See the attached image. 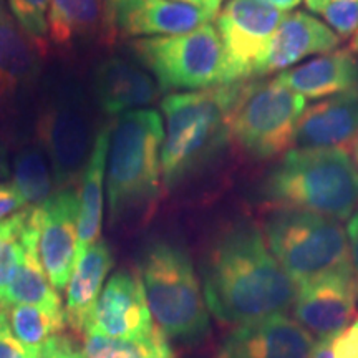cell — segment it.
I'll return each mask as SVG.
<instances>
[{
	"label": "cell",
	"mask_w": 358,
	"mask_h": 358,
	"mask_svg": "<svg viewBox=\"0 0 358 358\" xmlns=\"http://www.w3.org/2000/svg\"><path fill=\"white\" fill-rule=\"evenodd\" d=\"M38 138L62 189L82 176L93 148L92 123L82 103L60 100L48 106L40 116Z\"/></svg>",
	"instance_id": "30bf717a"
},
{
	"label": "cell",
	"mask_w": 358,
	"mask_h": 358,
	"mask_svg": "<svg viewBox=\"0 0 358 358\" xmlns=\"http://www.w3.org/2000/svg\"><path fill=\"white\" fill-rule=\"evenodd\" d=\"M163 141V116L156 110L128 111L111 124L106 189L113 222L158 201Z\"/></svg>",
	"instance_id": "277c9868"
},
{
	"label": "cell",
	"mask_w": 358,
	"mask_h": 358,
	"mask_svg": "<svg viewBox=\"0 0 358 358\" xmlns=\"http://www.w3.org/2000/svg\"><path fill=\"white\" fill-rule=\"evenodd\" d=\"M287 15L261 0H229L216 17L231 83L257 77L275 30Z\"/></svg>",
	"instance_id": "9c48e42d"
},
{
	"label": "cell",
	"mask_w": 358,
	"mask_h": 358,
	"mask_svg": "<svg viewBox=\"0 0 358 358\" xmlns=\"http://www.w3.org/2000/svg\"><path fill=\"white\" fill-rule=\"evenodd\" d=\"M35 306L52 313H65L58 290L48 280L38 256V231L34 208L24 232V257L8 285L3 307Z\"/></svg>",
	"instance_id": "7402d4cb"
},
{
	"label": "cell",
	"mask_w": 358,
	"mask_h": 358,
	"mask_svg": "<svg viewBox=\"0 0 358 358\" xmlns=\"http://www.w3.org/2000/svg\"><path fill=\"white\" fill-rule=\"evenodd\" d=\"M111 124L96 133L92 153L82 174L78 194V249L77 262L96 241H100L103 219V185L106 178Z\"/></svg>",
	"instance_id": "603a6c76"
},
{
	"label": "cell",
	"mask_w": 358,
	"mask_h": 358,
	"mask_svg": "<svg viewBox=\"0 0 358 358\" xmlns=\"http://www.w3.org/2000/svg\"><path fill=\"white\" fill-rule=\"evenodd\" d=\"M261 2L267 3V6L274 7L280 12H287V10H294L295 7L301 6L302 0H261Z\"/></svg>",
	"instance_id": "d590c367"
},
{
	"label": "cell",
	"mask_w": 358,
	"mask_h": 358,
	"mask_svg": "<svg viewBox=\"0 0 358 358\" xmlns=\"http://www.w3.org/2000/svg\"><path fill=\"white\" fill-rule=\"evenodd\" d=\"M334 358H358V320L334 337H329Z\"/></svg>",
	"instance_id": "1f68e13d"
},
{
	"label": "cell",
	"mask_w": 358,
	"mask_h": 358,
	"mask_svg": "<svg viewBox=\"0 0 358 358\" xmlns=\"http://www.w3.org/2000/svg\"><path fill=\"white\" fill-rule=\"evenodd\" d=\"M312 12L319 13L340 40L358 34V0H320Z\"/></svg>",
	"instance_id": "f546056e"
},
{
	"label": "cell",
	"mask_w": 358,
	"mask_h": 358,
	"mask_svg": "<svg viewBox=\"0 0 358 358\" xmlns=\"http://www.w3.org/2000/svg\"><path fill=\"white\" fill-rule=\"evenodd\" d=\"M80 358H174L168 337L156 327L153 334L141 338H110L85 335Z\"/></svg>",
	"instance_id": "d4e9b609"
},
{
	"label": "cell",
	"mask_w": 358,
	"mask_h": 358,
	"mask_svg": "<svg viewBox=\"0 0 358 358\" xmlns=\"http://www.w3.org/2000/svg\"><path fill=\"white\" fill-rule=\"evenodd\" d=\"M224 0H204V8L208 10L211 15L216 19L217 13H219V8H221Z\"/></svg>",
	"instance_id": "8d00e7d4"
},
{
	"label": "cell",
	"mask_w": 358,
	"mask_h": 358,
	"mask_svg": "<svg viewBox=\"0 0 358 358\" xmlns=\"http://www.w3.org/2000/svg\"><path fill=\"white\" fill-rule=\"evenodd\" d=\"M347 241L348 254H350V264L358 275V209L350 216L347 226Z\"/></svg>",
	"instance_id": "e575fe53"
},
{
	"label": "cell",
	"mask_w": 358,
	"mask_h": 358,
	"mask_svg": "<svg viewBox=\"0 0 358 358\" xmlns=\"http://www.w3.org/2000/svg\"><path fill=\"white\" fill-rule=\"evenodd\" d=\"M113 264V252L110 245L101 239L96 241L75 264L66 285V302L64 307L66 325L75 332L83 334L90 312L100 297L103 284Z\"/></svg>",
	"instance_id": "ffe728a7"
},
{
	"label": "cell",
	"mask_w": 358,
	"mask_h": 358,
	"mask_svg": "<svg viewBox=\"0 0 358 358\" xmlns=\"http://www.w3.org/2000/svg\"><path fill=\"white\" fill-rule=\"evenodd\" d=\"M111 32L128 37H166L191 32L214 17L201 7L173 0H106Z\"/></svg>",
	"instance_id": "5bb4252c"
},
{
	"label": "cell",
	"mask_w": 358,
	"mask_h": 358,
	"mask_svg": "<svg viewBox=\"0 0 358 358\" xmlns=\"http://www.w3.org/2000/svg\"><path fill=\"white\" fill-rule=\"evenodd\" d=\"M78 358H80V357H78Z\"/></svg>",
	"instance_id": "7bdbcfd3"
},
{
	"label": "cell",
	"mask_w": 358,
	"mask_h": 358,
	"mask_svg": "<svg viewBox=\"0 0 358 358\" xmlns=\"http://www.w3.org/2000/svg\"><path fill=\"white\" fill-rule=\"evenodd\" d=\"M156 329L140 275L120 271L110 277L90 312L83 335L141 338Z\"/></svg>",
	"instance_id": "4fadbf2b"
},
{
	"label": "cell",
	"mask_w": 358,
	"mask_h": 358,
	"mask_svg": "<svg viewBox=\"0 0 358 358\" xmlns=\"http://www.w3.org/2000/svg\"><path fill=\"white\" fill-rule=\"evenodd\" d=\"M320 0H306V3H307V7H308V10H312L313 7L317 6V3H319Z\"/></svg>",
	"instance_id": "60d3db41"
},
{
	"label": "cell",
	"mask_w": 358,
	"mask_h": 358,
	"mask_svg": "<svg viewBox=\"0 0 358 358\" xmlns=\"http://www.w3.org/2000/svg\"><path fill=\"white\" fill-rule=\"evenodd\" d=\"M0 358H29L12 332L6 307H0Z\"/></svg>",
	"instance_id": "d6a6232c"
},
{
	"label": "cell",
	"mask_w": 358,
	"mask_h": 358,
	"mask_svg": "<svg viewBox=\"0 0 358 358\" xmlns=\"http://www.w3.org/2000/svg\"><path fill=\"white\" fill-rule=\"evenodd\" d=\"M315 340L287 313L236 325L217 358H310Z\"/></svg>",
	"instance_id": "9a60e30c"
},
{
	"label": "cell",
	"mask_w": 358,
	"mask_h": 358,
	"mask_svg": "<svg viewBox=\"0 0 358 358\" xmlns=\"http://www.w3.org/2000/svg\"><path fill=\"white\" fill-rule=\"evenodd\" d=\"M173 2L189 3V6H194V7H201V8H204V0H173ZM204 10H206V8H204Z\"/></svg>",
	"instance_id": "74e56055"
},
{
	"label": "cell",
	"mask_w": 358,
	"mask_h": 358,
	"mask_svg": "<svg viewBox=\"0 0 358 358\" xmlns=\"http://www.w3.org/2000/svg\"><path fill=\"white\" fill-rule=\"evenodd\" d=\"M299 287L272 256L262 229L237 224L216 241L203 267L208 310L222 324L243 325L287 313Z\"/></svg>",
	"instance_id": "6da1fadb"
},
{
	"label": "cell",
	"mask_w": 358,
	"mask_h": 358,
	"mask_svg": "<svg viewBox=\"0 0 358 358\" xmlns=\"http://www.w3.org/2000/svg\"><path fill=\"white\" fill-rule=\"evenodd\" d=\"M93 92L101 111L106 115H123L155 103L161 90L143 65L111 57L95 69Z\"/></svg>",
	"instance_id": "e0dca14e"
},
{
	"label": "cell",
	"mask_w": 358,
	"mask_h": 358,
	"mask_svg": "<svg viewBox=\"0 0 358 358\" xmlns=\"http://www.w3.org/2000/svg\"><path fill=\"white\" fill-rule=\"evenodd\" d=\"M275 78L306 100L335 96L358 88V60L353 52L338 48L282 71Z\"/></svg>",
	"instance_id": "d6986e66"
},
{
	"label": "cell",
	"mask_w": 358,
	"mask_h": 358,
	"mask_svg": "<svg viewBox=\"0 0 358 358\" xmlns=\"http://www.w3.org/2000/svg\"><path fill=\"white\" fill-rule=\"evenodd\" d=\"M294 317L308 334L334 337L353 324L358 308V275L353 267L299 287Z\"/></svg>",
	"instance_id": "7c38bea8"
},
{
	"label": "cell",
	"mask_w": 358,
	"mask_h": 358,
	"mask_svg": "<svg viewBox=\"0 0 358 358\" xmlns=\"http://www.w3.org/2000/svg\"><path fill=\"white\" fill-rule=\"evenodd\" d=\"M352 159H353V163H355V166L358 169V138L355 141H353V145H352Z\"/></svg>",
	"instance_id": "f35d334b"
},
{
	"label": "cell",
	"mask_w": 358,
	"mask_h": 358,
	"mask_svg": "<svg viewBox=\"0 0 358 358\" xmlns=\"http://www.w3.org/2000/svg\"><path fill=\"white\" fill-rule=\"evenodd\" d=\"M307 100L277 78L241 82L229 116L231 140L256 161L284 156L295 134Z\"/></svg>",
	"instance_id": "52a82bcc"
},
{
	"label": "cell",
	"mask_w": 358,
	"mask_h": 358,
	"mask_svg": "<svg viewBox=\"0 0 358 358\" xmlns=\"http://www.w3.org/2000/svg\"><path fill=\"white\" fill-rule=\"evenodd\" d=\"M29 358H78V347L65 335L57 334L43 343L38 350L29 353Z\"/></svg>",
	"instance_id": "4dcf8cb0"
},
{
	"label": "cell",
	"mask_w": 358,
	"mask_h": 358,
	"mask_svg": "<svg viewBox=\"0 0 358 358\" xmlns=\"http://www.w3.org/2000/svg\"><path fill=\"white\" fill-rule=\"evenodd\" d=\"M40 53L43 52L13 17L7 0H0V96H10L34 82Z\"/></svg>",
	"instance_id": "44dd1931"
},
{
	"label": "cell",
	"mask_w": 358,
	"mask_h": 358,
	"mask_svg": "<svg viewBox=\"0 0 358 358\" xmlns=\"http://www.w3.org/2000/svg\"><path fill=\"white\" fill-rule=\"evenodd\" d=\"M12 332L24 350L32 353L38 350L53 335L62 334L66 325L65 313H52L35 306L7 307Z\"/></svg>",
	"instance_id": "4316f807"
},
{
	"label": "cell",
	"mask_w": 358,
	"mask_h": 358,
	"mask_svg": "<svg viewBox=\"0 0 358 358\" xmlns=\"http://www.w3.org/2000/svg\"><path fill=\"white\" fill-rule=\"evenodd\" d=\"M138 275L153 322L168 338L194 342L208 334V307L186 250L155 241L143 250Z\"/></svg>",
	"instance_id": "5b68a950"
},
{
	"label": "cell",
	"mask_w": 358,
	"mask_h": 358,
	"mask_svg": "<svg viewBox=\"0 0 358 358\" xmlns=\"http://www.w3.org/2000/svg\"><path fill=\"white\" fill-rule=\"evenodd\" d=\"M358 138V88L303 111L295 134L297 148H343Z\"/></svg>",
	"instance_id": "ac0fdd59"
},
{
	"label": "cell",
	"mask_w": 358,
	"mask_h": 358,
	"mask_svg": "<svg viewBox=\"0 0 358 358\" xmlns=\"http://www.w3.org/2000/svg\"><path fill=\"white\" fill-rule=\"evenodd\" d=\"M30 209L32 208H27L0 221V307H3L8 285L24 257V232Z\"/></svg>",
	"instance_id": "83f0119b"
},
{
	"label": "cell",
	"mask_w": 358,
	"mask_h": 358,
	"mask_svg": "<svg viewBox=\"0 0 358 358\" xmlns=\"http://www.w3.org/2000/svg\"><path fill=\"white\" fill-rule=\"evenodd\" d=\"M131 48L163 92L206 90L231 83L226 53L213 24L179 35L138 38Z\"/></svg>",
	"instance_id": "ba28073f"
},
{
	"label": "cell",
	"mask_w": 358,
	"mask_h": 358,
	"mask_svg": "<svg viewBox=\"0 0 358 358\" xmlns=\"http://www.w3.org/2000/svg\"><path fill=\"white\" fill-rule=\"evenodd\" d=\"M8 7L30 40L40 50H47V15L50 0H7Z\"/></svg>",
	"instance_id": "f1b7e54d"
},
{
	"label": "cell",
	"mask_w": 358,
	"mask_h": 358,
	"mask_svg": "<svg viewBox=\"0 0 358 358\" xmlns=\"http://www.w3.org/2000/svg\"><path fill=\"white\" fill-rule=\"evenodd\" d=\"M34 214L45 274L57 290H65L77 264L78 196L64 187L34 208Z\"/></svg>",
	"instance_id": "8fae6325"
},
{
	"label": "cell",
	"mask_w": 358,
	"mask_h": 358,
	"mask_svg": "<svg viewBox=\"0 0 358 358\" xmlns=\"http://www.w3.org/2000/svg\"><path fill=\"white\" fill-rule=\"evenodd\" d=\"M239 85L241 82L219 85L198 92L171 93L163 98L161 168L166 189L181 185L231 141L229 116Z\"/></svg>",
	"instance_id": "7a4b0ae2"
},
{
	"label": "cell",
	"mask_w": 358,
	"mask_h": 358,
	"mask_svg": "<svg viewBox=\"0 0 358 358\" xmlns=\"http://www.w3.org/2000/svg\"><path fill=\"white\" fill-rule=\"evenodd\" d=\"M352 50L353 52H358V34L352 40Z\"/></svg>",
	"instance_id": "b9f144b4"
},
{
	"label": "cell",
	"mask_w": 358,
	"mask_h": 358,
	"mask_svg": "<svg viewBox=\"0 0 358 358\" xmlns=\"http://www.w3.org/2000/svg\"><path fill=\"white\" fill-rule=\"evenodd\" d=\"M6 176H7V166H6V163H3L2 155H0V181H2Z\"/></svg>",
	"instance_id": "ab89813d"
},
{
	"label": "cell",
	"mask_w": 358,
	"mask_h": 358,
	"mask_svg": "<svg viewBox=\"0 0 358 358\" xmlns=\"http://www.w3.org/2000/svg\"><path fill=\"white\" fill-rule=\"evenodd\" d=\"M106 30L111 32L106 0H50L47 32L58 47L87 42Z\"/></svg>",
	"instance_id": "cb8c5ba5"
},
{
	"label": "cell",
	"mask_w": 358,
	"mask_h": 358,
	"mask_svg": "<svg viewBox=\"0 0 358 358\" xmlns=\"http://www.w3.org/2000/svg\"><path fill=\"white\" fill-rule=\"evenodd\" d=\"M24 209H27V204L13 182L12 185H7V182L0 185V221L24 211Z\"/></svg>",
	"instance_id": "836d02e7"
},
{
	"label": "cell",
	"mask_w": 358,
	"mask_h": 358,
	"mask_svg": "<svg viewBox=\"0 0 358 358\" xmlns=\"http://www.w3.org/2000/svg\"><path fill=\"white\" fill-rule=\"evenodd\" d=\"M262 234L297 287L352 267L347 232L337 219L297 209H274Z\"/></svg>",
	"instance_id": "8992f818"
},
{
	"label": "cell",
	"mask_w": 358,
	"mask_h": 358,
	"mask_svg": "<svg viewBox=\"0 0 358 358\" xmlns=\"http://www.w3.org/2000/svg\"><path fill=\"white\" fill-rule=\"evenodd\" d=\"M340 37L329 25L310 15L295 10L287 13L275 30L257 77L289 70L310 55H325L338 50Z\"/></svg>",
	"instance_id": "2e32d148"
},
{
	"label": "cell",
	"mask_w": 358,
	"mask_h": 358,
	"mask_svg": "<svg viewBox=\"0 0 358 358\" xmlns=\"http://www.w3.org/2000/svg\"><path fill=\"white\" fill-rule=\"evenodd\" d=\"M262 196L274 209L343 221L358 206V169L343 148H295L264 179Z\"/></svg>",
	"instance_id": "3957f363"
},
{
	"label": "cell",
	"mask_w": 358,
	"mask_h": 358,
	"mask_svg": "<svg viewBox=\"0 0 358 358\" xmlns=\"http://www.w3.org/2000/svg\"><path fill=\"white\" fill-rule=\"evenodd\" d=\"M53 176L50 161L45 158L42 148H25L13 161V186L20 192L27 208H37L53 194Z\"/></svg>",
	"instance_id": "484cf974"
}]
</instances>
